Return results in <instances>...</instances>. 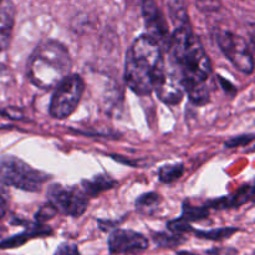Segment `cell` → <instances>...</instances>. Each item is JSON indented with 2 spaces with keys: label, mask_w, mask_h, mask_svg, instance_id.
I'll use <instances>...</instances> for the list:
<instances>
[{
  "label": "cell",
  "mask_w": 255,
  "mask_h": 255,
  "mask_svg": "<svg viewBox=\"0 0 255 255\" xmlns=\"http://www.w3.org/2000/svg\"><path fill=\"white\" fill-rule=\"evenodd\" d=\"M168 50L172 61L178 67L184 92L189 100L198 106L208 104L211 95L207 81L212 75V64L189 22L176 26Z\"/></svg>",
  "instance_id": "cell-1"
},
{
  "label": "cell",
  "mask_w": 255,
  "mask_h": 255,
  "mask_svg": "<svg viewBox=\"0 0 255 255\" xmlns=\"http://www.w3.org/2000/svg\"><path fill=\"white\" fill-rule=\"evenodd\" d=\"M166 67L163 51L156 40L148 35L139 36L126 55L125 81L139 96L153 91Z\"/></svg>",
  "instance_id": "cell-2"
},
{
  "label": "cell",
  "mask_w": 255,
  "mask_h": 255,
  "mask_svg": "<svg viewBox=\"0 0 255 255\" xmlns=\"http://www.w3.org/2000/svg\"><path fill=\"white\" fill-rule=\"evenodd\" d=\"M72 62L66 46L55 40H47L35 49L27 62V79L42 90L56 87L70 74Z\"/></svg>",
  "instance_id": "cell-3"
},
{
  "label": "cell",
  "mask_w": 255,
  "mask_h": 255,
  "mask_svg": "<svg viewBox=\"0 0 255 255\" xmlns=\"http://www.w3.org/2000/svg\"><path fill=\"white\" fill-rule=\"evenodd\" d=\"M47 179V174L34 169L17 157H0V183L5 186L26 192H39Z\"/></svg>",
  "instance_id": "cell-4"
},
{
  "label": "cell",
  "mask_w": 255,
  "mask_h": 255,
  "mask_svg": "<svg viewBox=\"0 0 255 255\" xmlns=\"http://www.w3.org/2000/svg\"><path fill=\"white\" fill-rule=\"evenodd\" d=\"M85 91V84L79 75H67L56 85L50 101V115L54 119L64 120L71 116L79 106Z\"/></svg>",
  "instance_id": "cell-5"
},
{
  "label": "cell",
  "mask_w": 255,
  "mask_h": 255,
  "mask_svg": "<svg viewBox=\"0 0 255 255\" xmlns=\"http://www.w3.org/2000/svg\"><path fill=\"white\" fill-rule=\"evenodd\" d=\"M217 42L227 59L241 72L251 75L254 70L253 52L244 37L231 31L217 32Z\"/></svg>",
  "instance_id": "cell-6"
},
{
  "label": "cell",
  "mask_w": 255,
  "mask_h": 255,
  "mask_svg": "<svg viewBox=\"0 0 255 255\" xmlns=\"http://www.w3.org/2000/svg\"><path fill=\"white\" fill-rule=\"evenodd\" d=\"M49 203L56 208L57 212L71 217H80L87 208V197L81 188L62 187L61 184H52L47 191Z\"/></svg>",
  "instance_id": "cell-7"
},
{
  "label": "cell",
  "mask_w": 255,
  "mask_h": 255,
  "mask_svg": "<svg viewBox=\"0 0 255 255\" xmlns=\"http://www.w3.org/2000/svg\"><path fill=\"white\" fill-rule=\"evenodd\" d=\"M153 91L162 102L167 105H177L182 101L184 96V87L182 84L181 74L174 62H169V67H164V71L157 81Z\"/></svg>",
  "instance_id": "cell-8"
},
{
  "label": "cell",
  "mask_w": 255,
  "mask_h": 255,
  "mask_svg": "<svg viewBox=\"0 0 255 255\" xmlns=\"http://www.w3.org/2000/svg\"><path fill=\"white\" fill-rule=\"evenodd\" d=\"M142 15L148 31L147 35L156 40L159 46H166L167 49H169L171 37H169L167 22L154 0H142Z\"/></svg>",
  "instance_id": "cell-9"
},
{
  "label": "cell",
  "mask_w": 255,
  "mask_h": 255,
  "mask_svg": "<svg viewBox=\"0 0 255 255\" xmlns=\"http://www.w3.org/2000/svg\"><path fill=\"white\" fill-rule=\"evenodd\" d=\"M148 248V241L141 233L133 231L116 229L109 238V249L111 254H124L141 252Z\"/></svg>",
  "instance_id": "cell-10"
},
{
  "label": "cell",
  "mask_w": 255,
  "mask_h": 255,
  "mask_svg": "<svg viewBox=\"0 0 255 255\" xmlns=\"http://www.w3.org/2000/svg\"><path fill=\"white\" fill-rule=\"evenodd\" d=\"M15 9L10 1L0 2V51L7 49L11 40Z\"/></svg>",
  "instance_id": "cell-11"
},
{
  "label": "cell",
  "mask_w": 255,
  "mask_h": 255,
  "mask_svg": "<svg viewBox=\"0 0 255 255\" xmlns=\"http://www.w3.org/2000/svg\"><path fill=\"white\" fill-rule=\"evenodd\" d=\"M253 187L252 184L249 186H244L243 188L239 189L237 193L231 194V196L223 197V198L216 199V201H211L207 208H214V209H228V208H238V207L243 206V204L248 203L253 197Z\"/></svg>",
  "instance_id": "cell-12"
},
{
  "label": "cell",
  "mask_w": 255,
  "mask_h": 255,
  "mask_svg": "<svg viewBox=\"0 0 255 255\" xmlns=\"http://www.w3.org/2000/svg\"><path fill=\"white\" fill-rule=\"evenodd\" d=\"M115 184H116V181H114L111 177L107 174H100L90 181H82L81 191L84 192L87 198H91V197L99 196L102 192L109 191Z\"/></svg>",
  "instance_id": "cell-13"
},
{
  "label": "cell",
  "mask_w": 255,
  "mask_h": 255,
  "mask_svg": "<svg viewBox=\"0 0 255 255\" xmlns=\"http://www.w3.org/2000/svg\"><path fill=\"white\" fill-rule=\"evenodd\" d=\"M45 234H51V229L42 228V227H36L34 231L24 232V233L17 234V236H14L11 237V238H7L5 239V241L0 242V249L17 248V247H21L22 244L26 243L29 239L34 238V237H37V236H45Z\"/></svg>",
  "instance_id": "cell-14"
},
{
  "label": "cell",
  "mask_w": 255,
  "mask_h": 255,
  "mask_svg": "<svg viewBox=\"0 0 255 255\" xmlns=\"http://www.w3.org/2000/svg\"><path fill=\"white\" fill-rule=\"evenodd\" d=\"M184 167L182 163L177 164H166V166H162L158 171L159 181L162 183H173L177 179L181 178L183 176Z\"/></svg>",
  "instance_id": "cell-15"
},
{
  "label": "cell",
  "mask_w": 255,
  "mask_h": 255,
  "mask_svg": "<svg viewBox=\"0 0 255 255\" xmlns=\"http://www.w3.org/2000/svg\"><path fill=\"white\" fill-rule=\"evenodd\" d=\"M238 229L237 228H218V229H212V231H193L198 238L202 239H208V241H223V239L229 238L237 233Z\"/></svg>",
  "instance_id": "cell-16"
},
{
  "label": "cell",
  "mask_w": 255,
  "mask_h": 255,
  "mask_svg": "<svg viewBox=\"0 0 255 255\" xmlns=\"http://www.w3.org/2000/svg\"><path fill=\"white\" fill-rule=\"evenodd\" d=\"M169 15H171L172 21L174 22L176 26L188 24L189 22L187 10L181 0H172V1L169 2Z\"/></svg>",
  "instance_id": "cell-17"
},
{
  "label": "cell",
  "mask_w": 255,
  "mask_h": 255,
  "mask_svg": "<svg viewBox=\"0 0 255 255\" xmlns=\"http://www.w3.org/2000/svg\"><path fill=\"white\" fill-rule=\"evenodd\" d=\"M209 216V211L207 207H193L189 206L188 203L183 204V213L181 218H183L187 222H197L201 219L207 218Z\"/></svg>",
  "instance_id": "cell-18"
},
{
  "label": "cell",
  "mask_w": 255,
  "mask_h": 255,
  "mask_svg": "<svg viewBox=\"0 0 255 255\" xmlns=\"http://www.w3.org/2000/svg\"><path fill=\"white\" fill-rule=\"evenodd\" d=\"M153 241L157 246L162 248H173V247L179 246L182 243L181 236H168L166 233H156L153 234Z\"/></svg>",
  "instance_id": "cell-19"
},
{
  "label": "cell",
  "mask_w": 255,
  "mask_h": 255,
  "mask_svg": "<svg viewBox=\"0 0 255 255\" xmlns=\"http://www.w3.org/2000/svg\"><path fill=\"white\" fill-rule=\"evenodd\" d=\"M159 203V196L157 193H146L142 194L138 199L136 201V207L138 209H148V208H154L156 206H158Z\"/></svg>",
  "instance_id": "cell-20"
},
{
  "label": "cell",
  "mask_w": 255,
  "mask_h": 255,
  "mask_svg": "<svg viewBox=\"0 0 255 255\" xmlns=\"http://www.w3.org/2000/svg\"><path fill=\"white\" fill-rule=\"evenodd\" d=\"M168 229L176 236H182V234L191 233L193 232V228H192L191 223L187 221H184L183 218L174 219V221H171L168 223Z\"/></svg>",
  "instance_id": "cell-21"
},
{
  "label": "cell",
  "mask_w": 255,
  "mask_h": 255,
  "mask_svg": "<svg viewBox=\"0 0 255 255\" xmlns=\"http://www.w3.org/2000/svg\"><path fill=\"white\" fill-rule=\"evenodd\" d=\"M56 213V208H55L51 203H47L39 209V212H37L36 216H35V219H36L37 223L42 224L45 223V222L50 221L51 218H54Z\"/></svg>",
  "instance_id": "cell-22"
},
{
  "label": "cell",
  "mask_w": 255,
  "mask_h": 255,
  "mask_svg": "<svg viewBox=\"0 0 255 255\" xmlns=\"http://www.w3.org/2000/svg\"><path fill=\"white\" fill-rule=\"evenodd\" d=\"M254 139L253 134H247V136H239L236 138H232L229 141H227L224 143V146L227 148H233V147H239V146H247L248 143H251Z\"/></svg>",
  "instance_id": "cell-23"
},
{
  "label": "cell",
  "mask_w": 255,
  "mask_h": 255,
  "mask_svg": "<svg viewBox=\"0 0 255 255\" xmlns=\"http://www.w3.org/2000/svg\"><path fill=\"white\" fill-rule=\"evenodd\" d=\"M55 255H80L79 249L75 244L71 243H64L57 248V251L55 252Z\"/></svg>",
  "instance_id": "cell-24"
},
{
  "label": "cell",
  "mask_w": 255,
  "mask_h": 255,
  "mask_svg": "<svg viewBox=\"0 0 255 255\" xmlns=\"http://www.w3.org/2000/svg\"><path fill=\"white\" fill-rule=\"evenodd\" d=\"M219 82H221V85H222V86H223V90H224V91H226L228 95H231V96H234V95L237 94L236 87H234L233 85H232L229 81H227V80H224L223 77L219 76Z\"/></svg>",
  "instance_id": "cell-25"
},
{
  "label": "cell",
  "mask_w": 255,
  "mask_h": 255,
  "mask_svg": "<svg viewBox=\"0 0 255 255\" xmlns=\"http://www.w3.org/2000/svg\"><path fill=\"white\" fill-rule=\"evenodd\" d=\"M208 254H212V255H236L237 251H234V249H229V248H217V249H212V251H209Z\"/></svg>",
  "instance_id": "cell-26"
},
{
  "label": "cell",
  "mask_w": 255,
  "mask_h": 255,
  "mask_svg": "<svg viewBox=\"0 0 255 255\" xmlns=\"http://www.w3.org/2000/svg\"><path fill=\"white\" fill-rule=\"evenodd\" d=\"M6 202H7L6 192L0 187V207H6Z\"/></svg>",
  "instance_id": "cell-27"
},
{
  "label": "cell",
  "mask_w": 255,
  "mask_h": 255,
  "mask_svg": "<svg viewBox=\"0 0 255 255\" xmlns=\"http://www.w3.org/2000/svg\"><path fill=\"white\" fill-rule=\"evenodd\" d=\"M5 214V207H0V218H2Z\"/></svg>",
  "instance_id": "cell-28"
},
{
  "label": "cell",
  "mask_w": 255,
  "mask_h": 255,
  "mask_svg": "<svg viewBox=\"0 0 255 255\" xmlns=\"http://www.w3.org/2000/svg\"><path fill=\"white\" fill-rule=\"evenodd\" d=\"M178 255H198V254H194V253H189V252H179Z\"/></svg>",
  "instance_id": "cell-29"
},
{
  "label": "cell",
  "mask_w": 255,
  "mask_h": 255,
  "mask_svg": "<svg viewBox=\"0 0 255 255\" xmlns=\"http://www.w3.org/2000/svg\"><path fill=\"white\" fill-rule=\"evenodd\" d=\"M2 233V229L1 228H0V234H1Z\"/></svg>",
  "instance_id": "cell-30"
},
{
  "label": "cell",
  "mask_w": 255,
  "mask_h": 255,
  "mask_svg": "<svg viewBox=\"0 0 255 255\" xmlns=\"http://www.w3.org/2000/svg\"><path fill=\"white\" fill-rule=\"evenodd\" d=\"M2 1V0H0V2H1Z\"/></svg>",
  "instance_id": "cell-31"
}]
</instances>
